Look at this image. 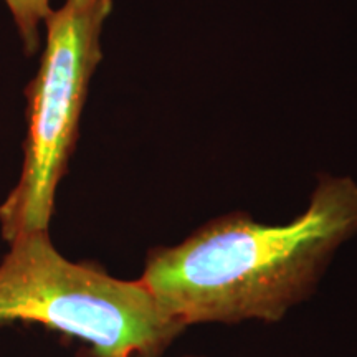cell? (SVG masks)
I'll return each mask as SVG.
<instances>
[{
  "label": "cell",
  "instance_id": "cell-1",
  "mask_svg": "<svg viewBox=\"0 0 357 357\" xmlns=\"http://www.w3.org/2000/svg\"><path fill=\"white\" fill-rule=\"evenodd\" d=\"M357 234V184L323 174L301 215L266 225L245 212L204 223L147 253L141 281L184 328L276 323L310 298L339 248Z\"/></svg>",
  "mask_w": 357,
  "mask_h": 357
},
{
  "label": "cell",
  "instance_id": "cell-2",
  "mask_svg": "<svg viewBox=\"0 0 357 357\" xmlns=\"http://www.w3.org/2000/svg\"><path fill=\"white\" fill-rule=\"evenodd\" d=\"M0 260V324L25 323L79 339L93 357H159L184 331L139 280L61 255L50 230L7 243Z\"/></svg>",
  "mask_w": 357,
  "mask_h": 357
},
{
  "label": "cell",
  "instance_id": "cell-3",
  "mask_svg": "<svg viewBox=\"0 0 357 357\" xmlns=\"http://www.w3.org/2000/svg\"><path fill=\"white\" fill-rule=\"evenodd\" d=\"M113 0H65L45 20V47L25 86L26 137L20 177L0 204V235L8 243L50 230L56 189L77 147L89 82L102 60L101 30Z\"/></svg>",
  "mask_w": 357,
  "mask_h": 357
},
{
  "label": "cell",
  "instance_id": "cell-4",
  "mask_svg": "<svg viewBox=\"0 0 357 357\" xmlns=\"http://www.w3.org/2000/svg\"><path fill=\"white\" fill-rule=\"evenodd\" d=\"M17 30H19L26 56H32L40 50V26L52 13L50 0H6Z\"/></svg>",
  "mask_w": 357,
  "mask_h": 357
},
{
  "label": "cell",
  "instance_id": "cell-5",
  "mask_svg": "<svg viewBox=\"0 0 357 357\" xmlns=\"http://www.w3.org/2000/svg\"><path fill=\"white\" fill-rule=\"evenodd\" d=\"M184 357H199V356H184Z\"/></svg>",
  "mask_w": 357,
  "mask_h": 357
}]
</instances>
